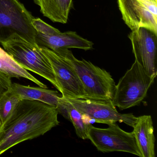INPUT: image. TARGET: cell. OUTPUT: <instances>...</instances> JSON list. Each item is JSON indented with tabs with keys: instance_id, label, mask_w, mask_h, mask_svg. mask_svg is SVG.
Wrapping results in <instances>:
<instances>
[{
	"instance_id": "cell-1",
	"label": "cell",
	"mask_w": 157,
	"mask_h": 157,
	"mask_svg": "<svg viewBox=\"0 0 157 157\" xmlns=\"http://www.w3.org/2000/svg\"><path fill=\"white\" fill-rule=\"evenodd\" d=\"M58 114L56 107L42 102L21 100L0 130V155L58 125Z\"/></svg>"
},
{
	"instance_id": "cell-2",
	"label": "cell",
	"mask_w": 157,
	"mask_h": 157,
	"mask_svg": "<svg viewBox=\"0 0 157 157\" xmlns=\"http://www.w3.org/2000/svg\"><path fill=\"white\" fill-rule=\"evenodd\" d=\"M61 56L74 70L83 86L84 99L98 101H112L115 82L109 72L84 59H76L71 51H54Z\"/></svg>"
},
{
	"instance_id": "cell-3",
	"label": "cell",
	"mask_w": 157,
	"mask_h": 157,
	"mask_svg": "<svg viewBox=\"0 0 157 157\" xmlns=\"http://www.w3.org/2000/svg\"><path fill=\"white\" fill-rule=\"evenodd\" d=\"M1 44L4 50L20 66L44 78L60 91L51 64L36 44L28 42L19 36Z\"/></svg>"
},
{
	"instance_id": "cell-4",
	"label": "cell",
	"mask_w": 157,
	"mask_h": 157,
	"mask_svg": "<svg viewBox=\"0 0 157 157\" xmlns=\"http://www.w3.org/2000/svg\"><path fill=\"white\" fill-rule=\"evenodd\" d=\"M34 18L19 0H0V43L19 36L36 44Z\"/></svg>"
},
{
	"instance_id": "cell-5",
	"label": "cell",
	"mask_w": 157,
	"mask_h": 157,
	"mask_svg": "<svg viewBox=\"0 0 157 157\" xmlns=\"http://www.w3.org/2000/svg\"><path fill=\"white\" fill-rule=\"evenodd\" d=\"M155 78L149 76L135 60L116 85L112 103L121 110L139 105L147 96Z\"/></svg>"
},
{
	"instance_id": "cell-6",
	"label": "cell",
	"mask_w": 157,
	"mask_h": 157,
	"mask_svg": "<svg viewBox=\"0 0 157 157\" xmlns=\"http://www.w3.org/2000/svg\"><path fill=\"white\" fill-rule=\"evenodd\" d=\"M108 125L105 128L90 126L88 139L98 151L104 152L123 151L142 157L133 132L124 131L116 123Z\"/></svg>"
},
{
	"instance_id": "cell-7",
	"label": "cell",
	"mask_w": 157,
	"mask_h": 157,
	"mask_svg": "<svg viewBox=\"0 0 157 157\" xmlns=\"http://www.w3.org/2000/svg\"><path fill=\"white\" fill-rule=\"evenodd\" d=\"M32 23L36 31V42L40 47L53 51L71 48L87 51L93 48L92 42L80 36L76 32L61 33L39 18H35Z\"/></svg>"
},
{
	"instance_id": "cell-8",
	"label": "cell",
	"mask_w": 157,
	"mask_h": 157,
	"mask_svg": "<svg viewBox=\"0 0 157 157\" xmlns=\"http://www.w3.org/2000/svg\"><path fill=\"white\" fill-rule=\"evenodd\" d=\"M117 3L131 31L145 28L157 34V0H117Z\"/></svg>"
},
{
	"instance_id": "cell-9",
	"label": "cell",
	"mask_w": 157,
	"mask_h": 157,
	"mask_svg": "<svg viewBox=\"0 0 157 157\" xmlns=\"http://www.w3.org/2000/svg\"><path fill=\"white\" fill-rule=\"evenodd\" d=\"M64 97L83 116H86L94 120L96 123L108 125L118 122L124 123L133 128L136 121L137 117L133 114L118 113L112 101H98L86 99Z\"/></svg>"
},
{
	"instance_id": "cell-10",
	"label": "cell",
	"mask_w": 157,
	"mask_h": 157,
	"mask_svg": "<svg viewBox=\"0 0 157 157\" xmlns=\"http://www.w3.org/2000/svg\"><path fill=\"white\" fill-rule=\"evenodd\" d=\"M135 60L147 74L156 78L157 75V34L145 28L132 31L128 35Z\"/></svg>"
},
{
	"instance_id": "cell-11",
	"label": "cell",
	"mask_w": 157,
	"mask_h": 157,
	"mask_svg": "<svg viewBox=\"0 0 157 157\" xmlns=\"http://www.w3.org/2000/svg\"><path fill=\"white\" fill-rule=\"evenodd\" d=\"M41 49L51 64L62 96L71 99H84L83 86L74 70L56 52L45 48Z\"/></svg>"
},
{
	"instance_id": "cell-12",
	"label": "cell",
	"mask_w": 157,
	"mask_h": 157,
	"mask_svg": "<svg viewBox=\"0 0 157 157\" xmlns=\"http://www.w3.org/2000/svg\"><path fill=\"white\" fill-rule=\"evenodd\" d=\"M133 128V134L142 157H155V138L151 116L137 117Z\"/></svg>"
},
{
	"instance_id": "cell-13",
	"label": "cell",
	"mask_w": 157,
	"mask_h": 157,
	"mask_svg": "<svg viewBox=\"0 0 157 157\" xmlns=\"http://www.w3.org/2000/svg\"><path fill=\"white\" fill-rule=\"evenodd\" d=\"M12 90L21 100L37 101L56 107L60 98L58 92L47 88H38L12 83Z\"/></svg>"
},
{
	"instance_id": "cell-14",
	"label": "cell",
	"mask_w": 157,
	"mask_h": 157,
	"mask_svg": "<svg viewBox=\"0 0 157 157\" xmlns=\"http://www.w3.org/2000/svg\"><path fill=\"white\" fill-rule=\"evenodd\" d=\"M45 17L54 22L67 23L73 0H33Z\"/></svg>"
},
{
	"instance_id": "cell-15",
	"label": "cell",
	"mask_w": 157,
	"mask_h": 157,
	"mask_svg": "<svg viewBox=\"0 0 157 157\" xmlns=\"http://www.w3.org/2000/svg\"><path fill=\"white\" fill-rule=\"evenodd\" d=\"M0 71L11 78H25L34 82L40 87L47 88V86L35 78L28 71L18 64L12 57L0 47Z\"/></svg>"
},
{
	"instance_id": "cell-16",
	"label": "cell",
	"mask_w": 157,
	"mask_h": 157,
	"mask_svg": "<svg viewBox=\"0 0 157 157\" xmlns=\"http://www.w3.org/2000/svg\"><path fill=\"white\" fill-rule=\"evenodd\" d=\"M63 97L67 103L69 114L70 121L72 122L74 126L77 136L82 139H88V132L91 124L85 121L83 115L65 97Z\"/></svg>"
},
{
	"instance_id": "cell-17",
	"label": "cell",
	"mask_w": 157,
	"mask_h": 157,
	"mask_svg": "<svg viewBox=\"0 0 157 157\" xmlns=\"http://www.w3.org/2000/svg\"><path fill=\"white\" fill-rule=\"evenodd\" d=\"M21 101L20 97L11 89L0 99V120L2 124L10 117Z\"/></svg>"
},
{
	"instance_id": "cell-18",
	"label": "cell",
	"mask_w": 157,
	"mask_h": 157,
	"mask_svg": "<svg viewBox=\"0 0 157 157\" xmlns=\"http://www.w3.org/2000/svg\"><path fill=\"white\" fill-rule=\"evenodd\" d=\"M11 78L7 74L0 71V99L11 89Z\"/></svg>"
},
{
	"instance_id": "cell-19",
	"label": "cell",
	"mask_w": 157,
	"mask_h": 157,
	"mask_svg": "<svg viewBox=\"0 0 157 157\" xmlns=\"http://www.w3.org/2000/svg\"><path fill=\"white\" fill-rule=\"evenodd\" d=\"M56 108L59 114L63 116L66 119L70 120L69 114L67 107V103L63 96H60Z\"/></svg>"
},
{
	"instance_id": "cell-20",
	"label": "cell",
	"mask_w": 157,
	"mask_h": 157,
	"mask_svg": "<svg viewBox=\"0 0 157 157\" xmlns=\"http://www.w3.org/2000/svg\"><path fill=\"white\" fill-rule=\"evenodd\" d=\"M2 123L1 121L0 120V130L2 128Z\"/></svg>"
}]
</instances>
